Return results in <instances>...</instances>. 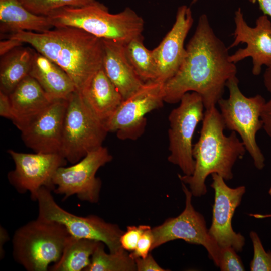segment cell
Wrapping results in <instances>:
<instances>
[{
    "instance_id": "1",
    "label": "cell",
    "mask_w": 271,
    "mask_h": 271,
    "mask_svg": "<svg viewBox=\"0 0 271 271\" xmlns=\"http://www.w3.org/2000/svg\"><path fill=\"white\" fill-rule=\"evenodd\" d=\"M229 48L215 34L207 16L202 14L186 48V56L176 73L164 83V102L174 104L190 91L202 98L205 109L216 106L227 82L236 76Z\"/></svg>"
},
{
    "instance_id": "2",
    "label": "cell",
    "mask_w": 271,
    "mask_h": 271,
    "mask_svg": "<svg viewBox=\"0 0 271 271\" xmlns=\"http://www.w3.org/2000/svg\"><path fill=\"white\" fill-rule=\"evenodd\" d=\"M7 38L32 46L60 67L81 94L103 67L102 39L79 28L64 27L39 33L20 31Z\"/></svg>"
},
{
    "instance_id": "3",
    "label": "cell",
    "mask_w": 271,
    "mask_h": 271,
    "mask_svg": "<svg viewBox=\"0 0 271 271\" xmlns=\"http://www.w3.org/2000/svg\"><path fill=\"white\" fill-rule=\"evenodd\" d=\"M225 128L216 106L205 109L199 138L193 147L194 172L190 176L178 174L181 182L189 185L194 197H201L207 193L205 181L210 174L216 173L225 180H231L234 165L246 152L236 132L232 131L226 136L224 133Z\"/></svg>"
},
{
    "instance_id": "4",
    "label": "cell",
    "mask_w": 271,
    "mask_h": 271,
    "mask_svg": "<svg viewBox=\"0 0 271 271\" xmlns=\"http://www.w3.org/2000/svg\"><path fill=\"white\" fill-rule=\"evenodd\" d=\"M48 17L54 28H79L100 39L124 44L142 35L144 29L143 19L130 8L111 14L106 6L97 1L81 7H64Z\"/></svg>"
},
{
    "instance_id": "5",
    "label": "cell",
    "mask_w": 271,
    "mask_h": 271,
    "mask_svg": "<svg viewBox=\"0 0 271 271\" xmlns=\"http://www.w3.org/2000/svg\"><path fill=\"white\" fill-rule=\"evenodd\" d=\"M71 235L62 224L37 217L13 237V255L28 271H47L60 259Z\"/></svg>"
},
{
    "instance_id": "6",
    "label": "cell",
    "mask_w": 271,
    "mask_h": 271,
    "mask_svg": "<svg viewBox=\"0 0 271 271\" xmlns=\"http://www.w3.org/2000/svg\"><path fill=\"white\" fill-rule=\"evenodd\" d=\"M236 76L230 79L226 84L229 97L221 98L217 104L226 128L239 135L255 167L262 170L265 166V158L257 145L256 135L262 128L260 115L266 101L258 94L250 97L245 96L240 90Z\"/></svg>"
},
{
    "instance_id": "7",
    "label": "cell",
    "mask_w": 271,
    "mask_h": 271,
    "mask_svg": "<svg viewBox=\"0 0 271 271\" xmlns=\"http://www.w3.org/2000/svg\"><path fill=\"white\" fill-rule=\"evenodd\" d=\"M67 101L60 155L73 164L102 146L108 132L104 122L94 115L77 91Z\"/></svg>"
},
{
    "instance_id": "8",
    "label": "cell",
    "mask_w": 271,
    "mask_h": 271,
    "mask_svg": "<svg viewBox=\"0 0 271 271\" xmlns=\"http://www.w3.org/2000/svg\"><path fill=\"white\" fill-rule=\"evenodd\" d=\"M37 201L38 217L63 225L72 236L102 242L110 253L123 249L120 239L124 231L117 225L106 222L95 215L82 217L65 210L56 202L51 190L45 187L38 191Z\"/></svg>"
},
{
    "instance_id": "9",
    "label": "cell",
    "mask_w": 271,
    "mask_h": 271,
    "mask_svg": "<svg viewBox=\"0 0 271 271\" xmlns=\"http://www.w3.org/2000/svg\"><path fill=\"white\" fill-rule=\"evenodd\" d=\"M204 108L199 94L187 92L182 97L179 105L169 115L168 160L178 166L184 175H191L194 171L193 137L198 124L203 120Z\"/></svg>"
},
{
    "instance_id": "10",
    "label": "cell",
    "mask_w": 271,
    "mask_h": 271,
    "mask_svg": "<svg viewBox=\"0 0 271 271\" xmlns=\"http://www.w3.org/2000/svg\"><path fill=\"white\" fill-rule=\"evenodd\" d=\"M164 102V83L146 82L131 96L122 101L112 116L104 122L108 132H115L118 139L136 140L144 132L145 116Z\"/></svg>"
},
{
    "instance_id": "11",
    "label": "cell",
    "mask_w": 271,
    "mask_h": 271,
    "mask_svg": "<svg viewBox=\"0 0 271 271\" xmlns=\"http://www.w3.org/2000/svg\"><path fill=\"white\" fill-rule=\"evenodd\" d=\"M182 186L186 197L185 209L178 216L168 218L152 229L153 241L151 251L166 242L182 239L203 246L209 257L218 266L220 248L210 236L203 216L195 210L190 190L183 182Z\"/></svg>"
},
{
    "instance_id": "12",
    "label": "cell",
    "mask_w": 271,
    "mask_h": 271,
    "mask_svg": "<svg viewBox=\"0 0 271 271\" xmlns=\"http://www.w3.org/2000/svg\"><path fill=\"white\" fill-rule=\"evenodd\" d=\"M112 159L108 149L102 146L72 166L59 167L53 178L54 192L63 195L64 199L76 195L81 201L97 203L101 181L96 177V172Z\"/></svg>"
},
{
    "instance_id": "13",
    "label": "cell",
    "mask_w": 271,
    "mask_h": 271,
    "mask_svg": "<svg viewBox=\"0 0 271 271\" xmlns=\"http://www.w3.org/2000/svg\"><path fill=\"white\" fill-rule=\"evenodd\" d=\"M15 163V169L8 175L11 184L19 193L29 192L36 201L39 190L43 187L54 191L53 178L57 170L64 166L67 161L59 154H29L12 150L8 151Z\"/></svg>"
},
{
    "instance_id": "14",
    "label": "cell",
    "mask_w": 271,
    "mask_h": 271,
    "mask_svg": "<svg viewBox=\"0 0 271 271\" xmlns=\"http://www.w3.org/2000/svg\"><path fill=\"white\" fill-rule=\"evenodd\" d=\"M211 187L215 192L212 220L208 233L218 246H231L237 252L242 250L245 245L244 237L236 233L232 226L234 212L241 203L246 191L244 186L233 188L229 187L225 180L216 173L211 174Z\"/></svg>"
},
{
    "instance_id": "15",
    "label": "cell",
    "mask_w": 271,
    "mask_h": 271,
    "mask_svg": "<svg viewBox=\"0 0 271 271\" xmlns=\"http://www.w3.org/2000/svg\"><path fill=\"white\" fill-rule=\"evenodd\" d=\"M234 19V41L228 48H233L240 43H245L246 46L230 55L229 60L236 64L251 57L252 73L259 75L263 65H271V21L267 15H263L256 19L255 26L251 27L246 22L240 8L235 11Z\"/></svg>"
},
{
    "instance_id": "16",
    "label": "cell",
    "mask_w": 271,
    "mask_h": 271,
    "mask_svg": "<svg viewBox=\"0 0 271 271\" xmlns=\"http://www.w3.org/2000/svg\"><path fill=\"white\" fill-rule=\"evenodd\" d=\"M193 21L189 7L182 5L178 8L172 28L152 50L156 70L155 81L164 83L178 71L186 56L184 42Z\"/></svg>"
},
{
    "instance_id": "17",
    "label": "cell",
    "mask_w": 271,
    "mask_h": 271,
    "mask_svg": "<svg viewBox=\"0 0 271 271\" xmlns=\"http://www.w3.org/2000/svg\"><path fill=\"white\" fill-rule=\"evenodd\" d=\"M67 99L54 100L20 130L27 147L36 153L60 154Z\"/></svg>"
},
{
    "instance_id": "18",
    "label": "cell",
    "mask_w": 271,
    "mask_h": 271,
    "mask_svg": "<svg viewBox=\"0 0 271 271\" xmlns=\"http://www.w3.org/2000/svg\"><path fill=\"white\" fill-rule=\"evenodd\" d=\"M103 68L111 81L126 99L144 84L129 63L121 42L102 39Z\"/></svg>"
},
{
    "instance_id": "19",
    "label": "cell",
    "mask_w": 271,
    "mask_h": 271,
    "mask_svg": "<svg viewBox=\"0 0 271 271\" xmlns=\"http://www.w3.org/2000/svg\"><path fill=\"white\" fill-rule=\"evenodd\" d=\"M12 105L13 123L19 129L26 125L54 100L38 82L28 75L9 95Z\"/></svg>"
},
{
    "instance_id": "20",
    "label": "cell",
    "mask_w": 271,
    "mask_h": 271,
    "mask_svg": "<svg viewBox=\"0 0 271 271\" xmlns=\"http://www.w3.org/2000/svg\"><path fill=\"white\" fill-rule=\"evenodd\" d=\"M80 94L94 115L103 122L112 116L123 100L103 67Z\"/></svg>"
},
{
    "instance_id": "21",
    "label": "cell",
    "mask_w": 271,
    "mask_h": 271,
    "mask_svg": "<svg viewBox=\"0 0 271 271\" xmlns=\"http://www.w3.org/2000/svg\"><path fill=\"white\" fill-rule=\"evenodd\" d=\"M29 75L52 99H67L76 91L69 75L58 65L35 51Z\"/></svg>"
},
{
    "instance_id": "22",
    "label": "cell",
    "mask_w": 271,
    "mask_h": 271,
    "mask_svg": "<svg viewBox=\"0 0 271 271\" xmlns=\"http://www.w3.org/2000/svg\"><path fill=\"white\" fill-rule=\"evenodd\" d=\"M53 28L48 16L32 13L20 0H0L1 34H12L23 31L41 33Z\"/></svg>"
},
{
    "instance_id": "23",
    "label": "cell",
    "mask_w": 271,
    "mask_h": 271,
    "mask_svg": "<svg viewBox=\"0 0 271 271\" xmlns=\"http://www.w3.org/2000/svg\"><path fill=\"white\" fill-rule=\"evenodd\" d=\"M35 51L22 46L1 56L0 89L9 95L29 75Z\"/></svg>"
},
{
    "instance_id": "24",
    "label": "cell",
    "mask_w": 271,
    "mask_h": 271,
    "mask_svg": "<svg viewBox=\"0 0 271 271\" xmlns=\"http://www.w3.org/2000/svg\"><path fill=\"white\" fill-rule=\"evenodd\" d=\"M100 242L71 235L60 259L49 269L51 271L84 270L90 264L91 256Z\"/></svg>"
},
{
    "instance_id": "25",
    "label": "cell",
    "mask_w": 271,
    "mask_h": 271,
    "mask_svg": "<svg viewBox=\"0 0 271 271\" xmlns=\"http://www.w3.org/2000/svg\"><path fill=\"white\" fill-rule=\"evenodd\" d=\"M143 36L134 38L125 44L126 57L133 69L145 82L155 81L156 70L152 50L143 43Z\"/></svg>"
},
{
    "instance_id": "26",
    "label": "cell",
    "mask_w": 271,
    "mask_h": 271,
    "mask_svg": "<svg viewBox=\"0 0 271 271\" xmlns=\"http://www.w3.org/2000/svg\"><path fill=\"white\" fill-rule=\"evenodd\" d=\"M104 244L101 242L94 251L90 264L84 271H134L137 270L135 260L124 249L107 253Z\"/></svg>"
},
{
    "instance_id": "27",
    "label": "cell",
    "mask_w": 271,
    "mask_h": 271,
    "mask_svg": "<svg viewBox=\"0 0 271 271\" xmlns=\"http://www.w3.org/2000/svg\"><path fill=\"white\" fill-rule=\"evenodd\" d=\"M23 5L32 13L48 16L52 12L66 7H81L96 0H20Z\"/></svg>"
},
{
    "instance_id": "28",
    "label": "cell",
    "mask_w": 271,
    "mask_h": 271,
    "mask_svg": "<svg viewBox=\"0 0 271 271\" xmlns=\"http://www.w3.org/2000/svg\"><path fill=\"white\" fill-rule=\"evenodd\" d=\"M250 237L253 246L254 255L250 264L251 271H271V252H266L257 233L252 231Z\"/></svg>"
},
{
    "instance_id": "29",
    "label": "cell",
    "mask_w": 271,
    "mask_h": 271,
    "mask_svg": "<svg viewBox=\"0 0 271 271\" xmlns=\"http://www.w3.org/2000/svg\"><path fill=\"white\" fill-rule=\"evenodd\" d=\"M236 251L231 246L221 247L218 267L222 271H243L245 267Z\"/></svg>"
},
{
    "instance_id": "30",
    "label": "cell",
    "mask_w": 271,
    "mask_h": 271,
    "mask_svg": "<svg viewBox=\"0 0 271 271\" xmlns=\"http://www.w3.org/2000/svg\"><path fill=\"white\" fill-rule=\"evenodd\" d=\"M150 227V226L146 225L127 226V231L124 232L120 239L122 248L126 251H133L142 234Z\"/></svg>"
},
{
    "instance_id": "31",
    "label": "cell",
    "mask_w": 271,
    "mask_h": 271,
    "mask_svg": "<svg viewBox=\"0 0 271 271\" xmlns=\"http://www.w3.org/2000/svg\"><path fill=\"white\" fill-rule=\"evenodd\" d=\"M153 241L152 228L150 227L142 234L136 249L129 253L130 256L134 260L137 258L146 257L151 251Z\"/></svg>"
},
{
    "instance_id": "32",
    "label": "cell",
    "mask_w": 271,
    "mask_h": 271,
    "mask_svg": "<svg viewBox=\"0 0 271 271\" xmlns=\"http://www.w3.org/2000/svg\"><path fill=\"white\" fill-rule=\"evenodd\" d=\"M138 271H165L155 260L151 253L144 258L134 259Z\"/></svg>"
},
{
    "instance_id": "33",
    "label": "cell",
    "mask_w": 271,
    "mask_h": 271,
    "mask_svg": "<svg viewBox=\"0 0 271 271\" xmlns=\"http://www.w3.org/2000/svg\"><path fill=\"white\" fill-rule=\"evenodd\" d=\"M0 115L13 120L12 105L9 95L0 91Z\"/></svg>"
},
{
    "instance_id": "34",
    "label": "cell",
    "mask_w": 271,
    "mask_h": 271,
    "mask_svg": "<svg viewBox=\"0 0 271 271\" xmlns=\"http://www.w3.org/2000/svg\"><path fill=\"white\" fill-rule=\"evenodd\" d=\"M262 128L271 139V99L262 107L261 115Z\"/></svg>"
},
{
    "instance_id": "35",
    "label": "cell",
    "mask_w": 271,
    "mask_h": 271,
    "mask_svg": "<svg viewBox=\"0 0 271 271\" xmlns=\"http://www.w3.org/2000/svg\"><path fill=\"white\" fill-rule=\"evenodd\" d=\"M24 43L20 41L7 38L0 42V55L2 56L15 48L22 46Z\"/></svg>"
},
{
    "instance_id": "36",
    "label": "cell",
    "mask_w": 271,
    "mask_h": 271,
    "mask_svg": "<svg viewBox=\"0 0 271 271\" xmlns=\"http://www.w3.org/2000/svg\"><path fill=\"white\" fill-rule=\"evenodd\" d=\"M249 1L253 3H257L264 15L271 17V0H249Z\"/></svg>"
},
{
    "instance_id": "37",
    "label": "cell",
    "mask_w": 271,
    "mask_h": 271,
    "mask_svg": "<svg viewBox=\"0 0 271 271\" xmlns=\"http://www.w3.org/2000/svg\"><path fill=\"white\" fill-rule=\"evenodd\" d=\"M263 83L267 90L271 94V65L267 67L264 73Z\"/></svg>"
},
{
    "instance_id": "38",
    "label": "cell",
    "mask_w": 271,
    "mask_h": 271,
    "mask_svg": "<svg viewBox=\"0 0 271 271\" xmlns=\"http://www.w3.org/2000/svg\"><path fill=\"white\" fill-rule=\"evenodd\" d=\"M9 236L7 230L3 227L1 226L0 229V250H1V257L4 256L3 246L5 243L8 241Z\"/></svg>"
},
{
    "instance_id": "39",
    "label": "cell",
    "mask_w": 271,
    "mask_h": 271,
    "mask_svg": "<svg viewBox=\"0 0 271 271\" xmlns=\"http://www.w3.org/2000/svg\"><path fill=\"white\" fill-rule=\"evenodd\" d=\"M198 1V0H192L191 4L192 5L195 4Z\"/></svg>"
}]
</instances>
